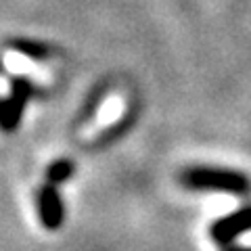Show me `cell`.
I'll list each match as a JSON object with an SVG mask.
<instances>
[{"mask_svg": "<svg viewBox=\"0 0 251 251\" xmlns=\"http://www.w3.org/2000/svg\"><path fill=\"white\" fill-rule=\"evenodd\" d=\"M11 46L15 50L27 54V57H31V59H46V57H49V49H46V46L29 42V40H17V42H13Z\"/></svg>", "mask_w": 251, "mask_h": 251, "instance_id": "obj_6", "label": "cell"}, {"mask_svg": "<svg viewBox=\"0 0 251 251\" xmlns=\"http://www.w3.org/2000/svg\"><path fill=\"white\" fill-rule=\"evenodd\" d=\"M224 251H251V247H226Z\"/></svg>", "mask_w": 251, "mask_h": 251, "instance_id": "obj_7", "label": "cell"}, {"mask_svg": "<svg viewBox=\"0 0 251 251\" xmlns=\"http://www.w3.org/2000/svg\"><path fill=\"white\" fill-rule=\"evenodd\" d=\"M249 228H251V207H243L211 224V239L220 243V245H228L230 241H234L241 232Z\"/></svg>", "mask_w": 251, "mask_h": 251, "instance_id": "obj_3", "label": "cell"}, {"mask_svg": "<svg viewBox=\"0 0 251 251\" xmlns=\"http://www.w3.org/2000/svg\"><path fill=\"white\" fill-rule=\"evenodd\" d=\"M182 184L193 191H218L245 195L249 193L251 182L245 174L232 170H216V168H191L182 174Z\"/></svg>", "mask_w": 251, "mask_h": 251, "instance_id": "obj_1", "label": "cell"}, {"mask_svg": "<svg viewBox=\"0 0 251 251\" xmlns=\"http://www.w3.org/2000/svg\"><path fill=\"white\" fill-rule=\"evenodd\" d=\"M34 84L25 77H15L11 82V97L0 103V128L11 132L19 126L23 109H25L27 100L34 97Z\"/></svg>", "mask_w": 251, "mask_h": 251, "instance_id": "obj_2", "label": "cell"}, {"mask_svg": "<svg viewBox=\"0 0 251 251\" xmlns=\"http://www.w3.org/2000/svg\"><path fill=\"white\" fill-rule=\"evenodd\" d=\"M38 211H40V220L49 230L59 228L63 224V203L57 193L54 184L46 182L40 191H38Z\"/></svg>", "mask_w": 251, "mask_h": 251, "instance_id": "obj_4", "label": "cell"}, {"mask_svg": "<svg viewBox=\"0 0 251 251\" xmlns=\"http://www.w3.org/2000/svg\"><path fill=\"white\" fill-rule=\"evenodd\" d=\"M72 174H74V163L67 159H61V161H54L46 170V180L50 184H59V182H65L67 178H72Z\"/></svg>", "mask_w": 251, "mask_h": 251, "instance_id": "obj_5", "label": "cell"}]
</instances>
